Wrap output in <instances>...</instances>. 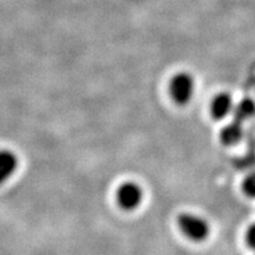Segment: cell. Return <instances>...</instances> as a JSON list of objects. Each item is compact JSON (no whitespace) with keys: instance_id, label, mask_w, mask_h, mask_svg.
Here are the masks:
<instances>
[{"instance_id":"5","label":"cell","mask_w":255,"mask_h":255,"mask_svg":"<svg viewBox=\"0 0 255 255\" xmlns=\"http://www.w3.org/2000/svg\"><path fill=\"white\" fill-rule=\"evenodd\" d=\"M233 109L234 108H233V100L231 95L226 94V92L215 96V98L212 102V107H210L212 116L215 120H223L232 113Z\"/></svg>"},{"instance_id":"9","label":"cell","mask_w":255,"mask_h":255,"mask_svg":"<svg viewBox=\"0 0 255 255\" xmlns=\"http://www.w3.org/2000/svg\"><path fill=\"white\" fill-rule=\"evenodd\" d=\"M246 240H247L248 246H250L253 251H255V223L248 228L247 234H246Z\"/></svg>"},{"instance_id":"8","label":"cell","mask_w":255,"mask_h":255,"mask_svg":"<svg viewBox=\"0 0 255 255\" xmlns=\"http://www.w3.org/2000/svg\"><path fill=\"white\" fill-rule=\"evenodd\" d=\"M242 188H244L245 194H246L247 196L255 197V173L248 175V176L245 178Z\"/></svg>"},{"instance_id":"7","label":"cell","mask_w":255,"mask_h":255,"mask_svg":"<svg viewBox=\"0 0 255 255\" xmlns=\"http://www.w3.org/2000/svg\"><path fill=\"white\" fill-rule=\"evenodd\" d=\"M234 113V119L238 122L242 123L244 121L250 120L255 114V102L251 98H245L241 102H239L237 107L233 109Z\"/></svg>"},{"instance_id":"1","label":"cell","mask_w":255,"mask_h":255,"mask_svg":"<svg viewBox=\"0 0 255 255\" xmlns=\"http://www.w3.org/2000/svg\"><path fill=\"white\" fill-rule=\"evenodd\" d=\"M177 225L181 232L191 241H205L209 235V225L201 216L184 213L177 218Z\"/></svg>"},{"instance_id":"6","label":"cell","mask_w":255,"mask_h":255,"mask_svg":"<svg viewBox=\"0 0 255 255\" xmlns=\"http://www.w3.org/2000/svg\"><path fill=\"white\" fill-rule=\"evenodd\" d=\"M242 135H244V129H242L241 123L234 121L223 127L220 133V138L225 145H235L240 142Z\"/></svg>"},{"instance_id":"2","label":"cell","mask_w":255,"mask_h":255,"mask_svg":"<svg viewBox=\"0 0 255 255\" xmlns=\"http://www.w3.org/2000/svg\"><path fill=\"white\" fill-rule=\"evenodd\" d=\"M170 95L171 98L177 104L184 105L193 98L195 83L189 73L180 72L175 75L170 82Z\"/></svg>"},{"instance_id":"4","label":"cell","mask_w":255,"mask_h":255,"mask_svg":"<svg viewBox=\"0 0 255 255\" xmlns=\"http://www.w3.org/2000/svg\"><path fill=\"white\" fill-rule=\"evenodd\" d=\"M18 157L11 150L0 151V186L7 181L15 174L18 169Z\"/></svg>"},{"instance_id":"3","label":"cell","mask_w":255,"mask_h":255,"mask_svg":"<svg viewBox=\"0 0 255 255\" xmlns=\"http://www.w3.org/2000/svg\"><path fill=\"white\" fill-rule=\"evenodd\" d=\"M117 201L124 210H135L143 202V189L136 182L121 184L117 190Z\"/></svg>"}]
</instances>
